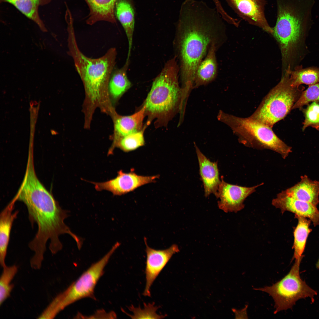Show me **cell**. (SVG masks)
<instances>
[{"mask_svg": "<svg viewBox=\"0 0 319 319\" xmlns=\"http://www.w3.org/2000/svg\"><path fill=\"white\" fill-rule=\"evenodd\" d=\"M313 128L319 131V123L312 126Z\"/></svg>", "mask_w": 319, "mask_h": 319, "instance_id": "4dcf8cb0", "label": "cell"}, {"mask_svg": "<svg viewBox=\"0 0 319 319\" xmlns=\"http://www.w3.org/2000/svg\"><path fill=\"white\" fill-rule=\"evenodd\" d=\"M319 101V82L310 85L302 92L292 109L300 108L311 102Z\"/></svg>", "mask_w": 319, "mask_h": 319, "instance_id": "f1b7e54d", "label": "cell"}, {"mask_svg": "<svg viewBox=\"0 0 319 319\" xmlns=\"http://www.w3.org/2000/svg\"><path fill=\"white\" fill-rule=\"evenodd\" d=\"M285 71L288 72L291 85L294 87L298 88L302 84L310 85L319 82V70L316 69L292 71L289 68Z\"/></svg>", "mask_w": 319, "mask_h": 319, "instance_id": "d4e9b609", "label": "cell"}, {"mask_svg": "<svg viewBox=\"0 0 319 319\" xmlns=\"http://www.w3.org/2000/svg\"><path fill=\"white\" fill-rule=\"evenodd\" d=\"M148 126L145 123L141 131L132 133L121 139L117 143L116 147L125 152L132 151L144 145V131Z\"/></svg>", "mask_w": 319, "mask_h": 319, "instance_id": "4316f807", "label": "cell"}, {"mask_svg": "<svg viewBox=\"0 0 319 319\" xmlns=\"http://www.w3.org/2000/svg\"><path fill=\"white\" fill-rule=\"evenodd\" d=\"M89 9L86 20L87 24L92 25L99 21L115 23V5L116 0H84Z\"/></svg>", "mask_w": 319, "mask_h": 319, "instance_id": "ffe728a7", "label": "cell"}, {"mask_svg": "<svg viewBox=\"0 0 319 319\" xmlns=\"http://www.w3.org/2000/svg\"><path fill=\"white\" fill-rule=\"evenodd\" d=\"M225 0L240 17L272 35L273 28L269 25L265 15L266 0Z\"/></svg>", "mask_w": 319, "mask_h": 319, "instance_id": "8fae6325", "label": "cell"}, {"mask_svg": "<svg viewBox=\"0 0 319 319\" xmlns=\"http://www.w3.org/2000/svg\"><path fill=\"white\" fill-rule=\"evenodd\" d=\"M16 201L14 198L0 215V263L2 267L6 265L5 261L11 231L13 222L19 213L18 211L13 212Z\"/></svg>", "mask_w": 319, "mask_h": 319, "instance_id": "ac0fdd59", "label": "cell"}, {"mask_svg": "<svg viewBox=\"0 0 319 319\" xmlns=\"http://www.w3.org/2000/svg\"><path fill=\"white\" fill-rule=\"evenodd\" d=\"M284 73L250 116L271 128L286 116L302 93L298 88L291 85L288 72Z\"/></svg>", "mask_w": 319, "mask_h": 319, "instance_id": "8992f818", "label": "cell"}, {"mask_svg": "<svg viewBox=\"0 0 319 319\" xmlns=\"http://www.w3.org/2000/svg\"><path fill=\"white\" fill-rule=\"evenodd\" d=\"M272 204L280 209L282 213L289 211L295 215L308 219L315 226L319 224V211L316 206L282 194H278L272 201Z\"/></svg>", "mask_w": 319, "mask_h": 319, "instance_id": "9a60e30c", "label": "cell"}, {"mask_svg": "<svg viewBox=\"0 0 319 319\" xmlns=\"http://www.w3.org/2000/svg\"><path fill=\"white\" fill-rule=\"evenodd\" d=\"M218 46L212 44L209 47L206 57L199 65L196 73L193 89L206 85L212 82L217 74L216 51Z\"/></svg>", "mask_w": 319, "mask_h": 319, "instance_id": "d6986e66", "label": "cell"}, {"mask_svg": "<svg viewBox=\"0 0 319 319\" xmlns=\"http://www.w3.org/2000/svg\"><path fill=\"white\" fill-rule=\"evenodd\" d=\"M116 248L112 247L102 258L92 264L76 281L52 300L58 313L73 303L82 299L94 298L95 286L104 272V268Z\"/></svg>", "mask_w": 319, "mask_h": 319, "instance_id": "9c48e42d", "label": "cell"}, {"mask_svg": "<svg viewBox=\"0 0 319 319\" xmlns=\"http://www.w3.org/2000/svg\"><path fill=\"white\" fill-rule=\"evenodd\" d=\"M281 193L316 206L319 203V180H313L304 175L300 181Z\"/></svg>", "mask_w": 319, "mask_h": 319, "instance_id": "e0dca14e", "label": "cell"}, {"mask_svg": "<svg viewBox=\"0 0 319 319\" xmlns=\"http://www.w3.org/2000/svg\"><path fill=\"white\" fill-rule=\"evenodd\" d=\"M301 260H295L289 272L272 286L254 289L266 292L272 297L275 302V314L291 308L300 299L308 297L312 299L317 294L300 277L299 269Z\"/></svg>", "mask_w": 319, "mask_h": 319, "instance_id": "ba28073f", "label": "cell"}, {"mask_svg": "<svg viewBox=\"0 0 319 319\" xmlns=\"http://www.w3.org/2000/svg\"><path fill=\"white\" fill-rule=\"evenodd\" d=\"M316 267L318 268H319V259L316 264Z\"/></svg>", "mask_w": 319, "mask_h": 319, "instance_id": "1f68e13d", "label": "cell"}, {"mask_svg": "<svg viewBox=\"0 0 319 319\" xmlns=\"http://www.w3.org/2000/svg\"><path fill=\"white\" fill-rule=\"evenodd\" d=\"M176 56L169 60L154 79L151 89L142 106L148 126L154 120L156 128L167 126L178 113L179 120H184L185 110L183 106L182 89L178 82L180 68Z\"/></svg>", "mask_w": 319, "mask_h": 319, "instance_id": "277c9868", "label": "cell"}, {"mask_svg": "<svg viewBox=\"0 0 319 319\" xmlns=\"http://www.w3.org/2000/svg\"><path fill=\"white\" fill-rule=\"evenodd\" d=\"M218 120L228 126L245 146L260 149H267L280 154L286 158L292 152V147L280 139L271 127L250 117L241 118L220 110Z\"/></svg>", "mask_w": 319, "mask_h": 319, "instance_id": "5b68a950", "label": "cell"}, {"mask_svg": "<svg viewBox=\"0 0 319 319\" xmlns=\"http://www.w3.org/2000/svg\"><path fill=\"white\" fill-rule=\"evenodd\" d=\"M224 19L216 8L202 1L182 3L175 44L180 61L182 87L193 85L197 68L213 43L219 47L226 36Z\"/></svg>", "mask_w": 319, "mask_h": 319, "instance_id": "6da1fadb", "label": "cell"}, {"mask_svg": "<svg viewBox=\"0 0 319 319\" xmlns=\"http://www.w3.org/2000/svg\"><path fill=\"white\" fill-rule=\"evenodd\" d=\"M52 0H0L1 3H7L13 5L22 14L37 24L45 31L44 23L39 13V8L49 4Z\"/></svg>", "mask_w": 319, "mask_h": 319, "instance_id": "603a6c76", "label": "cell"}, {"mask_svg": "<svg viewBox=\"0 0 319 319\" xmlns=\"http://www.w3.org/2000/svg\"><path fill=\"white\" fill-rule=\"evenodd\" d=\"M115 15L121 24L128 39V49L127 58L130 59L133 44L135 19L134 12L130 0H116Z\"/></svg>", "mask_w": 319, "mask_h": 319, "instance_id": "44dd1931", "label": "cell"}, {"mask_svg": "<svg viewBox=\"0 0 319 319\" xmlns=\"http://www.w3.org/2000/svg\"><path fill=\"white\" fill-rule=\"evenodd\" d=\"M134 114L124 116L117 114L115 111L112 115L114 123L113 143L108 154L113 153L119 141L124 136L141 130L144 128L143 121L145 117V107L144 106Z\"/></svg>", "mask_w": 319, "mask_h": 319, "instance_id": "5bb4252c", "label": "cell"}, {"mask_svg": "<svg viewBox=\"0 0 319 319\" xmlns=\"http://www.w3.org/2000/svg\"><path fill=\"white\" fill-rule=\"evenodd\" d=\"M304 113L305 119L303 123V131L309 126L312 127L319 123V104L317 102H314L309 105Z\"/></svg>", "mask_w": 319, "mask_h": 319, "instance_id": "f546056e", "label": "cell"}, {"mask_svg": "<svg viewBox=\"0 0 319 319\" xmlns=\"http://www.w3.org/2000/svg\"><path fill=\"white\" fill-rule=\"evenodd\" d=\"M147 255L145 273L146 284L143 292L145 296H151L150 288L153 283L172 255L179 251L177 245L174 244L168 248L156 250L149 247L145 237Z\"/></svg>", "mask_w": 319, "mask_h": 319, "instance_id": "4fadbf2b", "label": "cell"}, {"mask_svg": "<svg viewBox=\"0 0 319 319\" xmlns=\"http://www.w3.org/2000/svg\"><path fill=\"white\" fill-rule=\"evenodd\" d=\"M129 63L130 59L126 60L121 68H114L111 74L109 83L108 92L113 103L117 102L132 85L127 73Z\"/></svg>", "mask_w": 319, "mask_h": 319, "instance_id": "7402d4cb", "label": "cell"}, {"mask_svg": "<svg viewBox=\"0 0 319 319\" xmlns=\"http://www.w3.org/2000/svg\"><path fill=\"white\" fill-rule=\"evenodd\" d=\"M68 32L69 54L82 82L85 93L84 109L85 117L91 119L96 108L109 112L113 107L108 92L109 83L115 68L117 55L115 48H109L102 56L91 58L80 50L76 40L74 29Z\"/></svg>", "mask_w": 319, "mask_h": 319, "instance_id": "3957f363", "label": "cell"}, {"mask_svg": "<svg viewBox=\"0 0 319 319\" xmlns=\"http://www.w3.org/2000/svg\"><path fill=\"white\" fill-rule=\"evenodd\" d=\"M217 197L219 208L225 212H237L244 207V202L256 189L263 184V183L250 187L234 185L225 182L222 177Z\"/></svg>", "mask_w": 319, "mask_h": 319, "instance_id": "7c38bea8", "label": "cell"}, {"mask_svg": "<svg viewBox=\"0 0 319 319\" xmlns=\"http://www.w3.org/2000/svg\"><path fill=\"white\" fill-rule=\"evenodd\" d=\"M159 178L158 175L144 176L133 171L126 173L121 170L116 177L102 182H92L97 191L106 190L114 195L121 196L133 191L144 185L153 183Z\"/></svg>", "mask_w": 319, "mask_h": 319, "instance_id": "30bf717a", "label": "cell"}, {"mask_svg": "<svg viewBox=\"0 0 319 319\" xmlns=\"http://www.w3.org/2000/svg\"><path fill=\"white\" fill-rule=\"evenodd\" d=\"M298 224L294 232L293 259L302 260L308 236L312 230L309 226L311 221L304 217L295 215Z\"/></svg>", "mask_w": 319, "mask_h": 319, "instance_id": "cb8c5ba5", "label": "cell"}, {"mask_svg": "<svg viewBox=\"0 0 319 319\" xmlns=\"http://www.w3.org/2000/svg\"><path fill=\"white\" fill-rule=\"evenodd\" d=\"M158 307L154 306V303H144V307L141 309L140 307H135L133 305L130 306L129 310L133 313V315H129L133 319H161L165 317V315H158L156 311Z\"/></svg>", "mask_w": 319, "mask_h": 319, "instance_id": "83f0119b", "label": "cell"}, {"mask_svg": "<svg viewBox=\"0 0 319 319\" xmlns=\"http://www.w3.org/2000/svg\"><path fill=\"white\" fill-rule=\"evenodd\" d=\"M194 143L205 196L207 197L211 194H213L217 197L221 181L219 178L217 163L211 161L201 152L195 143Z\"/></svg>", "mask_w": 319, "mask_h": 319, "instance_id": "2e32d148", "label": "cell"}, {"mask_svg": "<svg viewBox=\"0 0 319 319\" xmlns=\"http://www.w3.org/2000/svg\"><path fill=\"white\" fill-rule=\"evenodd\" d=\"M0 279V305H1L10 295L14 285L11 282L17 274L18 268L16 265H6L3 267Z\"/></svg>", "mask_w": 319, "mask_h": 319, "instance_id": "484cf974", "label": "cell"}, {"mask_svg": "<svg viewBox=\"0 0 319 319\" xmlns=\"http://www.w3.org/2000/svg\"><path fill=\"white\" fill-rule=\"evenodd\" d=\"M277 13L273 34L281 40L299 39L311 19L314 0H276Z\"/></svg>", "mask_w": 319, "mask_h": 319, "instance_id": "52a82bcc", "label": "cell"}, {"mask_svg": "<svg viewBox=\"0 0 319 319\" xmlns=\"http://www.w3.org/2000/svg\"><path fill=\"white\" fill-rule=\"evenodd\" d=\"M14 197L26 205L32 227L35 224L38 226L37 232L28 245L34 253L32 258L34 262H43L48 240L49 248L52 254L61 250L63 247L59 238L61 235L68 234L77 244L81 242V239L72 232L64 222L69 216V211L61 208L40 181L35 172H30L25 175Z\"/></svg>", "mask_w": 319, "mask_h": 319, "instance_id": "7a4b0ae2", "label": "cell"}]
</instances>
